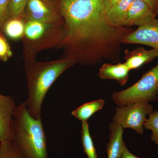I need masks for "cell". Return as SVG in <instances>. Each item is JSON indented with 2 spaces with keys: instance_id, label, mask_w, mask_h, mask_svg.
Masks as SVG:
<instances>
[{
  "instance_id": "2e32d148",
  "label": "cell",
  "mask_w": 158,
  "mask_h": 158,
  "mask_svg": "<svg viewBox=\"0 0 158 158\" xmlns=\"http://www.w3.org/2000/svg\"><path fill=\"white\" fill-rule=\"evenodd\" d=\"M4 24V31L9 38L22 39L25 28V22L22 17L9 18Z\"/></svg>"
},
{
  "instance_id": "cb8c5ba5",
  "label": "cell",
  "mask_w": 158,
  "mask_h": 158,
  "mask_svg": "<svg viewBox=\"0 0 158 158\" xmlns=\"http://www.w3.org/2000/svg\"><path fill=\"white\" fill-rule=\"evenodd\" d=\"M122 0H102L106 13L113 6Z\"/></svg>"
},
{
  "instance_id": "d4e9b609",
  "label": "cell",
  "mask_w": 158,
  "mask_h": 158,
  "mask_svg": "<svg viewBox=\"0 0 158 158\" xmlns=\"http://www.w3.org/2000/svg\"><path fill=\"white\" fill-rule=\"evenodd\" d=\"M121 158H141L138 157V156L134 155L133 154L130 152L127 147L126 146L124 148V150L122 156Z\"/></svg>"
},
{
  "instance_id": "ffe728a7",
  "label": "cell",
  "mask_w": 158,
  "mask_h": 158,
  "mask_svg": "<svg viewBox=\"0 0 158 158\" xmlns=\"http://www.w3.org/2000/svg\"><path fill=\"white\" fill-rule=\"evenodd\" d=\"M28 0H11L10 17H22L23 12Z\"/></svg>"
},
{
  "instance_id": "52a82bcc",
  "label": "cell",
  "mask_w": 158,
  "mask_h": 158,
  "mask_svg": "<svg viewBox=\"0 0 158 158\" xmlns=\"http://www.w3.org/2000/svg\"><path fill=\"white\" fill-rule=\"evenodd\" d=\"M22 18L25 22H64L59 0H28L24 9Z\"/></svg>"
},
{
  "instance_id": "8992f818",
  "label": "cell",
  "mask_w": 158,
  "mask_h": 158,
  "mask_svg": "<svg viewBox=\"0 0 158 158\" xmlns=\"http://www.w3.org/2000/svg\"><path fill=\"white\" fill-rule=\"evenodd\" d=\"M153 111L152 105L148 102H138L124 106L117 107L113 120L124 129H133L138 134L142 135L146 116Z\"/></svg>"
},
{
  "instance_id": "e0dca14e",
  "label": "cell",
  "mask_w": 158,
  "mask_h": 158,
  "mask_svg": "<svg viewBox=\"0 0 158 158\" xmlns=\"http://www.w3.org/2000/svg\"><path fill=\"white\" fill-rule=\"evenodd\" d=\"M81 136L84 152L87 155L88 158H98L96 149L90 135L89 125L87 121L82 122Z\"/></svg>"
},
{
  "instance_id": "5b68a950",
  "label": "cell",
  "mask_w": 158,
  "mask_h": 158,
  "mask_svg": "<svg viewBox=\"0 0 158 158\" xmlns=\"http://www.w3.org/2000/svg\"><path fill=\"white\" fill-rule=\"evenodd\" d=\"M158 64L144 74L141 79L129 88L112 94L118 107L140 102H154L158 99Z\"/></svg>"
},
{
  "instance_id": "4fadbf2b",
  "label": "cell",
  "mask_w": 158,
  "mask_h": 158,
  "mask_svg": "<svg viewBox=\"0 0 158 158\" xmlns=\"http://www.w3.org/2000/svg\"><path fill=\"white\" fill-rule=\"evenodd\" d=\"M130 71L125 63H105L99 69L98 75L101 79L115 80L122 86H124L128 80Z\"/></svg>"
},
{
  "instance_id": "44dd1931",
  "label": "cell",
  "mask_w": 158,
  "mask_h": 158,
  "mask_svg": "<svg viewBox=\"0 0 158 158\" xmlns=\"http://www.w3.org/2000/svg\"><path fill=\"white\" fill-rule=\"evenodd\" d=\"M11 0H0V26L4 24L10 17Z\"/></svg>"
},
{
  "instance_id": "3957f363",
  "label": "cell",
  "mask_w": 158,
  "mask_h": 158,
  "mask_svg": "<svg viewBox=\"0 0 158 158\" xmlns=\"http://www.w3.org/2000/svg\"><path fill=\"white\" fill-rule=\"evenodd\" d=\"M25 158H48L46 136L42 118L29 113L25 102L16 108L12 139Z\"/></svg>"
},
{
  "instance_id": "ac0fdd59",
  "label": "cell",
  "mask_w": 158,
  "mask_h": 158,
  "mask_svg": "<svg viewBox=\"0 0 158 158\" xmlns=\"http://www.w3.org/2000/svg\"><path fill=\"white\" fill-rule=\"evenodd\" d=\"M0 158H25L11 140L0 142Z\"/></svg>"
},
{
  "instance_id": "7402d4cb",
  "label": "cell",
  "mask_w": 158,
  "mask_h": 158,
  "mask_svg": "<svg viewBox=\"0 0 158 158\" xmlns=\"http://www.w3.org/2000/svg\"><path fill=\"white\" fill-rule=\"evenodd\" d=\"M11 55L12 52L8 42L0 35V59L6 61L11 57Z\"/></svg>"
},
{
  "instance_id": "9a60e30c",
  "label": "cell",
  "mask_w": 158,
  "mask_h": 158,
  "mask_svg": "<svg viewBox=\"0 0 158 158\" xmlns=\"http://www.w3.org/2000/svg\"><path fill=\"white\" fill-rule=\"evenodd\" d=\"M105 105L102 99H98L86 103L79 106L72 112L73 116L83 122L88 120L94 113L102 110Z\"/></svg>"
},
{
  "instance_id": "9c48e42d",
  "label": "cell",
  "mask_w": 158,
  "mask_h": 158,
  "mask_svg": "<svg viewBox=\"0 0 158 158\" xmlns=\"http://www.w3.org/2000/svg\"><path fill=\"white\" fill-rule=\"evenodd\" d=\"M17 107L12 98L0 92V142L11 141L13 118Z\"/></svg>"
},
{
  "instance_id": "30bf717a",
  "label": "cell",
  "mask_w": 158,
  "mask_h": 158,
  "mask_svg": "<svg viewBox=\"0 0 158 158\" xmlns=\"http://www.w3.org/2000/svg\"><path fill=\"white\" fill-rule=\"evenodd\" d=\"M156 15L146 3L140 0H134L130 6L123 26L130 27L144 25L155 18Z\"/></svg>"
},
{
  "instance_id": "277c9868",
  "label": "cell",
  "mask_w": 158,
  "mask_h": 158,
  "mask_svg": "<svg viewBox=\"0 0 158 158\" xmlns=\"http://www.w3.org/2000/svg\"><path fill=\"white\" fill-rule=\"evenodd\" d=\"M64 33V22L47 23L25 21L22 39L24 59H36L38 53L56 47L61 42Z\"/></svg>"
},
{
  "instance_id": "6da1fadb",
  "label": "cell",
  "mask_w": 158,
  "mask_h": 158,
  "mask_svg": "<svg viewBox=\"0 0 158 158\" xmlns=\"http://www.w3.org/2000/svg\"><path fill=\"white\" fill-rule=\"evenodd\" d=\"M64 33L56 49L63 57L81 65H93L104 60L118 63L123 39L134 31L109 23L102 0H59Z\"/></svg>"
},
{
  "instance_id": "7c38bea8",
  "label": "cell",
  "mask_w": 158,
  "mask_h": 158,
  "mask_svg": "<svg viewBox=\"0 0 158 158\" xmlns=\"http://www.w3.org/2000/svg\"><path fill=\"white\" fill-rule=\"evenodd\" d=\"M110 141L107 144L108 158H121L125 144L123 138L124 129L113 122L110 126Z\"/></svg>"
},
{
  "instance_id": "7a4b0ae2",
  "label": "cell",
  "mask_w": 158,
  "mask_h": 158,
  "mask_svg": "<svg viewBox=\"0 0 158 158\" xmlns=\"http://www.w3.org/2000/svg\"><path fill=\"white\" fill-rule=\"evenodd\" d=\"M75 64L72 59L63 56L46 62L24 59L28 90L25 102L31 116L42 118L43 103L49 89L61 74Z\"/></svg>"
},
{
  "instance_id": "d6986e66",
  "label": "cell",
  "mask_w": 158,
  "mask_h": 158,
  "mask_svg": "<svg viewBox=\"0 0 158 158\" xmlns=\"http://www.w3.org/2000/svg\"><path fill=\"white\" fill-rule=\"evenodd\" d=\"M148 116L149 118L146 119L143 126L144 128L152 131L151 139L158 145V111L156 110Z\"/></svg>"
},
{
  "instance_id": "5bb4252c",
  "label": "cell",
  "mask_w": 158,
  "mask_h": 158,
  "mask_svg": "<svg viewBox=\"0 0 158 158\" xmlns=\"http://www.w3.org/2000/svg\"><path fill=\"white\" fill-rule=\"evenodd\" d=\"M134 0H122L106 13L109 23L116 27H123L129 9Z\"/></svg>"
},
{
  "instance_id": "8fae6325",
  "label": "cell",
  "mask_w": 158,
  "mask_h": 158,
  "mask_svg": "<svg viewBox=\"0 0 158 158\" xmlns=\"http://www.w3.org/2000/svg\"><path fill=\"white\" fill-rule=\"evenodd\" d=\"M158 57V51L152 48L149 50L139 47L133 51H125L124 62L130 70L140 68Z\"/></svg>"
},
{
  "instance_id": "ba28073f",
  "label": "cell",
  "mask_w": 158,
  "mask_h": 158,
  "mask_svg": "<svg viewBox=\"0 0 158 158\" xmlns=\"http://www.w3.org/2000/svg\"><path fill=\"white\" fill-rule=\"evenodd\" d=\"M123 44H144L158 51V19L155 18L144 25L140 26L126 36Z\"/></svg>"
},
{
  "instance_id": "603a6c76",
  "label": "cell",
  "mask_w": 158,
  "mask_h": 158,
  "mask_svg": "<svg viewBox=\"0 0 158 158\" xmlns=\"http://www.w3.org/2000/svg\"><path fill=\"white\" fill-rule=\"evenodd\" d=\"M147 4L152 9L153 11L157 14L158 11V0H140Z\"/></svg>"
}]
</instances>
